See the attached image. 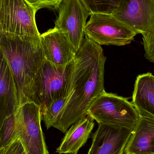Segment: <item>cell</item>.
<instances>
[{"mask_svg": "<svg viewBox=\"0 0 154 154\" xmlns=\"http://www.w3.org/2000/svg\"><path fill=\"white\" fill-rule=\"evenodd\" d=\"M106 60L101 46L85 37L74 59L66 103L53 128L65 133L74 123L87 116L90 104L105 91Z\"/></svg>", "mask_w": 154, "mask_h": 154, "instance_id": "cell-1", "label": "cell"}, {"mask_svg": "<svg viewBox=\"0 0 154 154\" xmlns=\"http://www.w3.org/2000/svg\"><path fill=\"white\" fill-rule=\"evenodd\" d=\"M0 53L7 61L17 90L19 108L33 102V85L45 58L40 37L0 33Z\"/></svg>", "mask_w": 154, "mask_h": 154, "instance_id": "cell-2", "label": "cell"}, {"mask_svg": "<svg viewBox=\"0 0 154 154\" xmlns=\"http://www.w3.org/2000/svg\"><path fill=\"white\" fill-rule=\"evenodd\" d=\"M74 60L68 65L58 66L45 59L38 71L33 85V102L43 111L55 100L67 97Z\"/></svg>", "mask_w": 154, "mask_h": 154, "instance_id": "cell-3", "label": "cell"}, {"mask_svg": "<svg viewBox=\"0 0 154 154\" xmlns=\"http://www.w3.org/2000/svg\"><path fill=\"white\" fill-rule=\"evenodd\" d=\"M87 113L98 124L125 128L132 131L140 116L127 98L105 91L94 100Z\"/></svg>", "mask_w": 154, "mask_h": 154, "instance_id": "cell-4", "label": "cell"}, {"mask_svg": "<svg viewBox=\"0 0 154 154\" xmlns=\"http://www.w3.org/2000/svg\"><path fill=\"white\" fill-rule=\"evenodd\" d=\"M37 12L26 0H0V33L40 37L35 20Z\"/></svg>", "mask_w": 154, "mask_h": 154, "instance_id": "cell-5", "label": "cell"}, {"mask_svg": "<svg viewBox=\"0 0 154 154\" xmlns=\"http://www.w3.org/2000/svg\"><path fill=\"white\" fill-rule=\"evenodd\" d=\"M85 37L101 45H128L137 32L116 18L106 14H91L85 30Z\"/></svg>", "mask_w": 154, "mask_h": 154, "instance_id": "cell-6", "label": "cell"}, {"mask_svg": "<svg viewBox=\"0 0 154 154\" xmlns=\"http://www.w3.org/2000/svg\"><path fill=\"white\" fill-rule=\"evenodd\" d=\"M18 138L27 154H49L42 129L40 107L33 102L22 105L15 113Z\"/></svg>", "mask_w": 154, "mask_h": 154, "instance_id": "cell-7", "label": "cell"}, {"mask_svg": "<svg viewBox=\"0 0 154 154\" xmlns=\"http://www.w3.org/2000/svg\"><path fill=\"white\" fill-rule=\"evenodd\" d=\"M58 9L54 28L67 35L77 52L85 38L86 20L91 13L80 0H63Z\"/></svg>", "mask_w": 154, "mask_h": 154, "instance_id": "cell-8", "label": "cell"}, {"mask_svg": "<svg viewBox=\"0 0 154 154\" xmlns=\"http://www.w3.org/2000/svg\"><path fill=\"white\" fill-rule=\"evenodd\" d=\"M132 132L125 128L98 124L87 154H124Z\"/></svg>", "mask_w": 154, "mask_h": 154, "instance_id": "cell-9", "label": "cell"}, {"mask_svg": "<svg viewBox=\"0 0 154 154\" xmlns=\"http://www.w3.org/2000/svg\"><path fill=\"white\" fill-rule=\"evenodd\" d=\"M114 16L143 35L154 26V0H126L122 11Z\"/></svg>", "mask_w": 154, "mask_h": 154, "instance_id": "cell-10", "label": "cell"}, {"mask_svg": "<svg viewBox=\"0 0 154 154\" xmlns=\"http://www.w3.org/2000/svg\"><path fill=\"white\" fill-rule=\"evenodd\" d=\"M45 59L54 65L64 66L72 62L77 52L67 35L56 28L41 34Z\"/></svg>", "mask_w": 154, "mask_h": 154, "instance_id": "cell-11", "label": "cell"}, {"mask_svg": "<svg viewBox=\"0 0 154 154\" xmlns=\"http://www.w3.org/2000/svg\"><path fill=\"white\" fill-rule=\"evenodd\" d=\"M18 108L15 82L7 61L0 53V120L16 113Z\"/></svg>", "mask_w": 154, "mask_h": 154, "instance_id": "cell-12", "label": "cell"}, {"mask_svg": "<svg viewBox=\"0 0 154 154\" xmlns=\"http://www.w3.org/2000/svg\"><path fill=\"white\" fill-rule=\"evenodd\" d=\"M124 153L154 154L153 118L139 116L125 148Z\"/></svg>", "mask_w": 154, "mask_h": 154, "instance_id": "cell-13", "label": "cell"}, {"mask_svg": "<svg viewBox=\"0 0 154 154\" xmlns=\"http://www.w3.org/2000/svg\"><path fill=\"white\" fill-rule=\"evenodd\" d=\"M94 126V119L89 115L74 123L66 132L56 152L59 154H77L90 137Z\"/></svg>", "mask_w": 154, "mask_h": 154, "instance_id": "cell-14", "label": "cell"}, {"mask_svg": "<svg viewBox=\"0 0 154 154\" xmlns=\"http://www.w3.org/2000/svg\"><path fill=\"white\" fill-rule=\"evenodd\" d=\"M132 103L140 116L154 118V75L152 73L137 78Z\"/></svg>", "mask_w": 154, "mask_h": 154, "instance_id": "cell-15", "label": "cell"}, {"mask_svg": "<svg viewBox=\"0 0 154 154\" xmlns=\"http://www.w3.org/2000/svg\"><path fill=\"white\" fill-rule=\"evenodd\" d=\"M91 14L115 15L122 11L126 0H80Z\"/></svg>", "mask_w": 154, "mask_h": 154, "instance_id": "cell-16", "label": "cell"}, {"mask_svg": "<svg viewBox=\"0 0 154 154\" xmlns=\"http://www.w3.org/2000/svg\"><path fill=\"white\" fill-rule=\"evenodd\" d=\"M15 113L0 120V148L18 138Z\"/></svg>", "mask_w": 154, "mask_h": 154, "instance_id": "cell-17", "label": "cell"}, {"mask_svg": "<svg viewBox=\"0 0 154 154\" xmlns=\"http://www.w3.org/2000/svg\"><path fill=\"white\" fill-rule=\"evenodd\" d=\"M67 97L55 100L42 111V120L44 121L47 129L53 127L58 116L64 107Z\"/></svg>", "mask_w": 154, "mask_h": 154, "instance_id": "cell-18", "label": "cell"}, {"mask_svg": "<svg viewBox=\"0 0 154 154\" xmlns=\"http://www.w3.org/2000/svg\"><path fill=\"white\" fill-rule=\"evenodd\" d=\"M142 35L145 51V57L154 63V26L150 31Z\"/></svg>", "mask_w": 154, "mask_h": 154, "instance_id": "cell-19", "label": "cell"}, {"mask_svg": "<svg viewBox=\"0 0 154 154\" xmlns=\"http://www.w3.org/2000/svg\"><path fill=\"white\" fill-rule=\"evenodd\" d=\"M37 11L43 8L52 10L58 9L63 0H26Z\"/></svg>", "mask_w": 154, "mask_h": 154, "instance_id": "cell-20", "label": "cell"}, {"mask_svg": "<svg viewBox=\"0 0 154 154\" xmlns=\"http://www.w3.org/2000/svg\"><path fill=\"white\" fill-rule=\"evenodd\" d=\"M0 154H27L26 150L19 138L5 147L0 148Z\"/></svg>", "mask_w": 154, "mask_h": 154, "instance_id": "cell-21", "label": "cell"}, {"mask_svg": "<svg viewBox=\"0 0 154 154\" xmlns=\"http://www.w3.org/2000/svg\"><path fill=\"white\" fill-rule=\"evenodd\" d=\"M124 154H125L124 153ZM154 154L140 153V154Z\"/></svg>", "mask_w": 154, "mask_h": 154, "instance_id": "cell-22", "label": "cell"}]
</instances>
